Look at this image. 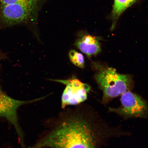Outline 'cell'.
I'll return each mask as SVG.
<instances>
[{"instance_id": "obj_4", "label": "cell", "mask_w": 148, "mask_h": 148, "mask_svg": "<svg viewBox=\"0 0 148 148\" xmlns=\"http://www.w3.org/2000/svg\"><path fill=\"white\" fill-rule=\"evenodd\" d=\"M45 97L31 100L20 101L13 99L0 90V118L8 121L14 127L18 135L20 143L24 147L23 132L18 121V111L24 105L41 100Z\"/></svg>"}, {"instance_id": "obj_6", "label": "cell", "mask_w": 148, "mask_h": 148, "mask_svg": "<svg viewBox=\"0 0 148 148\" xmlns=\"http://www.w3.org/2000/svg\"><path fill=\"white\" fill-rule=\"evenodd\" d=\"M121 102V106L117 108H110V110L126 118L143 117L147 115V102L130 90L122 94Z\"/></svg>"}, {"instance_id": "obj_7", "label": "cell", "mask_w": 148, "mask_h": 148, "mask_svg": "<svg viewBox=\"0 0 148 148\" xmlns=\"http://www.w3.org/2000/svg\"><path fill=\"white\" fill-rule=\"evenodd\" d=\"M101 38L84 31H81L79 33L74 45L90 58L97 55L101 51Z\"/></svg>"}, {"instance_id": "obj_9", "label": "cell", "mask_w": 148, "mask_h": 148, "mask_svg": "<svg viewBox=\"0 0 148 148\" xmlns=\"http://www.w3.org/2000/svg\"><path fill=\"white\" fill-rule=\"evenodd\" d=\"M69 57L70 62L74 65L82 69L85 67L84 57L82 53L75 50H71L69 52Z\"/></svg>"}, {"instance_id": "obj_2", "label": "cell", "mask_w": 148, "mask_h": 148, "mask_svg": "<svg viewBox=\"0 0 148 148\" xmlns=\"http://www.w3.org/2000/svg\"><path fill=\"white\" fill-rule=\"evenodd\" d=\"M96 66L97 71L94 78L103 92V103L122 95L132 88V80L130 75L118 73L112 68Z\"/></svg>"}, {"instance_id": "obj_8", "label": "cell", "mask_w": 148, "mask_h": 148, "mask_svg": "<svg viewBox=\"0 0 148 148\" xmlns=\"http://www.w3.org/2000/svg\"><path fill=\"white\" fill-rule=\"evenodd\" d=\"M140 0H114L112 12L110 18L112 24L111 30L115 27L120 16L127 8L137 2Z\"/></svg>"}, {"instance_id": "obj_1", "label": "cell", "mask_w": 148, "mask_h": 148, "mask_svg": "<svg viewBox=\"0 0 148 148\" xmlns=\"http://www.w3.org/2000/svg\"><path fill=\"white\" fill-rule=\"evenodd\" d=\"M29 148H97L99 131L90 116L79 108L66 110Z\"/></svg>"}, {"instance_id": "obj_3", "label": "cell", "mask_w": 148, "mask_h": 148, "mask_svg": "<svg viewBox=\"0 0 148 148\" xmlns=\"http://www.w3.org/2000/svg\"><path fill=\"white\" fill-rule=\"evenodd\" d=\"M40 4L20 3L0 7V25L9 27L36 22Z\"/></svg>"}, {"instance_id": "obj_5", "label": "cell", "mask_w": 148, "mask_h": 148, "mask_svg": "<svg viewBox=\"0 0 148 148\" xmlns=\"http://www.w3.org/2000/svg\"><path fill=\"white\" fill-rule=\"evenodd\" d=\"M51 81L62 83L66 86L61 99V107L62 109L84 102L87 99L88 93L91 89L88 85L75 78L66 80L52 79Z\"/></svg>"}, {"instance_id": "obj_10", "label": "cell", "mask_w": 148, "mask_h": 148, "mask_svg": "<svg viewBox=\"0 0 148 148\" xmlns=\"http://www.w3.org/2000/svg\"><path fill=\"white\" fill-rule=\"evenodd\" d=\"M41 1L42 0H0V7L16 3H40Z\"/></svg>"}, {"instance_id": "obj_11", "label": "cell", "mask_w": 148, "mask_h": 148, "mask_svg": "<svg viewBox=\"0 0 148 148\" xmlns=\"http://www.w3.org/2000/svg\"><path fill=\"white\" fill-rule=\"evenodd\" d=\"M48 148V147H42V148Z\"/></svg>"}]
</instances>
